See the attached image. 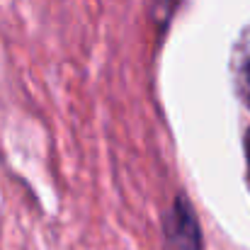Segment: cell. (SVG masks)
Instances as JSON below:
<instances>
[{"label": "cell", "mask_w": 250, "mask_h": 250, "mask_svg": "<svg viewBox=\"0 0 250 250\" xmlns=\"http://www.w3.org/2000/svg\"><path fill=\"white\" fill-rule=\"evenodd\" d=\"M163 243L166 250H202V229L192 202L177 194L163 219Z\"/></svg>", "instance_id": "obj_1"}, {"label": "cell", "mask_w": 250, "mask_h": 250, "mask_svg": "<svg viewBox=\"0 0 250 250\" xmlns=\"http://www.w3.org/2000/svg\"><path fill=\"white\" fill-rule=\"evenodd\" d=\"M231 78L236 95L250 109V22L241 29L231 51Z\"/></svg>", "instance_id": "obj_2"}, {"label": "cell", "mask_w": 250, "mask_h": 250, "mask_svg": "<svg viewBox=\"0 0 250 250\" xmlns=\"http://www.w3.org/2000/svg\"><path fill=\"white\" fill-rule=\"evenodd\" d=\"M246 153H248V158H250V131L246 134Z\"/></svg>", "instance_id": "obj_3"}]
</instances>
